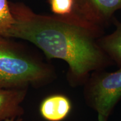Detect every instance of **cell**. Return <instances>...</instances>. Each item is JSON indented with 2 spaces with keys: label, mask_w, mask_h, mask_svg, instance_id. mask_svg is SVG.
I'll list each match as a JSON object with an SVG mask.
<instances>
[{
  "label": "cell",
  "mask_w": 121,
  "mask_h": 121,
  "mask_svg": "<svg viewBox=\"0 0 121 121\" xmlns=\"http://www.w3.org/2000/svg\"><path fill=\"white\" fill-rule=\"evenodd\" d=\"M15 22L5 37L33 43L49 59L64 60L72 87L84 85L95 71L114 65L100 46L104 29L73 13L60 16L35 13L26 4L10 2Z\"/></svg>",
  "instance_id": "1"
},
{
  "label": "cell",
  "mask_w": 121,
  "mask_h": 121,
  "mask_svg": "<svg viewBox=\"0 0 121 121\" xmlns=\"http://www.w3.org/2000/svg\"><path fill=\"white\" fill-rule=\"evenodd\" d=\"M55 78L52 66L23 51L9 38L0 36V88L40 86Z\"/></svg>",
  "instance_id": "2"
},
{
  "label": "cell",
  "mask_w": 121,
  "mask_h": 121,
  "mask_svg": "<svg viewBox=\"0 0 121 121\" xmlns=\"http://www.w3.org/2000/svg\"><path fill=\"white\" fill-rule=\"evenodd\" d=\"M83 86L87 105L108 119L121 99V66L114 72H93Z\"/></svg>",
  "instance_id": "3"
},
{
  "label": "cell",
  "mask_w": 121,
  "mask_h": 121,
  "mask_svg": "<svg viewBox=\"0 0 121 121\" xmlns=\"http://www.w3.org/2000/svg\"><path fill=\"white\" fill-rule=\"evenodd\" d=\"M121 10V0H74L73 13L91 23L104 28Z\"/></svg>",
  "instance_id": "4"
},
{
  "label": "cell",
  "mask_w": 121,
  "mask_h": 121,
  "mask_svg": "<svg viewBox=\"0 0 121 121\" xmlns=\"http://www.w3.org/2000/svg\"><path fill=\"white\" fill-rule=\"evenodd\" d=\"M26 93L27 88H0V121L22 117Z\"/></svg>",
  "instance_id": "5"
},
{
  "label": "cell",
  "mask_w": 121,
  "mask_h": 121,
  "mask_svg": "<svg viewBox=\"0 0 121 121\" xmlns=\"http://www.w3.org/2000/svg\"><path fill=\"white\" fill-rule=\"evenodd\" d=\"M70 99L63 94L51 95L44 98L39 107L42 117L48 121H60L67 117L72 109Z\"/></svg>",
  "instance_id": "6"
},
{
  "label": "cell",
  "mask_w": 121,
  "mask_h": 121,
  "mask_svg": "<svg viewBox=\"0 0 121 121\" xmlns=\"http://www.w3.org/2000/svg\"><path fill=\"white\" fill-rule=\"evenodd\" d=\"M116 26L114 31L108 35H104L99 40L103 51L113 64L121 66V22L114 17L113 22Z\"/></svg>",
  "instance_id": "7"
},
{
  "label": "cell",
  "mask_w": 121,
  "mask_h": 121,
  "mask_svg": "<svg viewBox=\"0 0 121 121\" xmlns=\"http://www.w3.org/2000/svg\"><path fill=\"white\" fill-rule=\"evenodd\" d=\"M14 22L10 2L8 0H0V36L5 37Z\"/></svg>",
  "instance_id": "8"
},
{
  "label": "cell",
  "mask_w": 121,
  "mask_h": 121,
  "mask_svg": "<svg viewBox=\"0 0 121 121\" xmlns=\"http://www.w3.org/2000/svg\"><path fill=\"white\" fill-rule=\"evenodd\" d=\"M51 11L56 15L64 16L72 13L74 0H47Z\"/></svg>",
  "instance_id": "9"
},
{
  "label": "cell",
  "mask_w": 121,
  "mask_h": 121,
  "mask_svg": "<svg viewBox=\"0 0 121 121\" xmlns=\"http://www.w3.org/2000/svg\"><path fill=\"white\" fill-rule=\"evenodd\" d=\"M4 121H24L23 119L22 118V117H18L16 118H11L5 120Z\"/></svg>",
  "instance_id": "10"
},
{
  "label": "cell",
  "mask_w": 121,
  "mask_h": 121,
  "mask_svg": "<svg viewBox=\"0 0 121 121\" xmlns=\"http://www.w3.org/2000/svg\"><path fill=\"white\" fill-rule=\"evenodd\" d=\"M98 121H107V119L105 118L102 115L98 114Z\"/></svg>",
  "instance_id": "11"
}]
</instances>
